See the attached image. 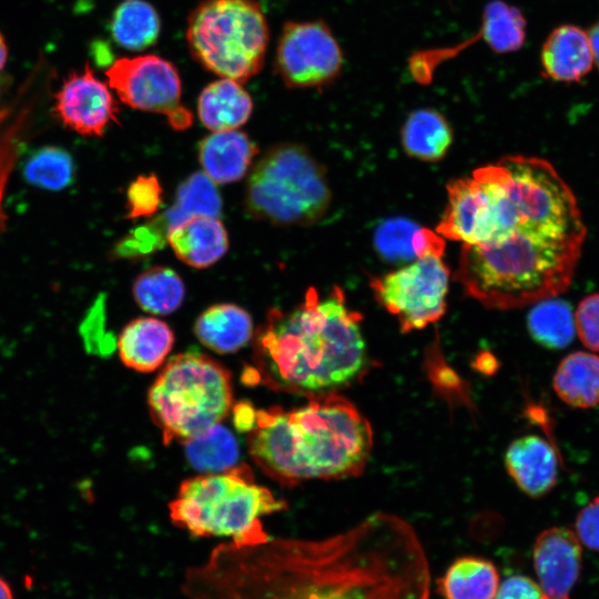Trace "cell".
Wrapping results in <instances>:
<instances>
[{
	"label": "cell",
	"instance_id": "6da1fadb",
	"mask_svg": "<svg viewBox=\"0 0 599 599\" xmlns=\"http://www.w3.org/2000/svg\"><path fill=\"white\" fill-rule=\"evenodd\" d=\"M187 599H429L430 570L409 522L375 512L322 539L216 546L186 568Z\"/></svg>",
	"mask_w": 599,
	"mask_h": 599
},
{
	"label": "cell",
	"instance_id": "7a4b0ae2",
	"mask_svg": "<svg viewBox=\"0 0 599 599\" xmlns=\"http://www.w3.org/2000/svg\"><path fill=\"white\" fill-rule=\"evenodd\" d=\"M361 319L337 286L324 297L309 288L291 311L270 309L253 334L246 380L308 398L338 393L369 365Z\"/></svg>",
	"mask_w": 599,
	"mask_h": 599
},
{
	"label": "cell",
	"instance_id": "3957f363",
	"mask_svg": "<svg viewBox=\"0 0 599 599\" xmlns=\"http://www.w3.org/2000/svg\"><path fill=\"white\" fill-rule=\"evenodd\" d=\"M247 444L266 476L294 487L311 479L361 475L372 454L373 429L352 402L331 393L288 410L256 409Z\"/></svg>",
	"mask_w": 599,
	"mask_h": 599
},
{
	"label": "cell",
	"instance_id": "277c9868",
	"mask_svg": "<svg viewBox=\"0 0 599 599\" xmlns=\"http://www.w3.org/2000/svg\"><path fill=\"white\" fill-rule=\"evenodd\" d=\"M586 237L520 225L508 237L460 251L455 281L487 308L509 311L568 290Z\"/></svg>",
	"mask_w": 599,
	"mask_h": 599
},
{
	"label": "cell",
	"instance_id": "5b68a950",
	"mask_svg": "<svg viewBox=\"0 0 599 599\" xmlns=\"http://www.w3.org/2000/svg\"><path fill=\"white\" fill-rule=\"evenodd\" d=\"M287 508L242 464L184 480L170 501L171 521L194 537H226L237 546L265 542L262 517Z\"/></svg>",
	"mask_w": 599,
	"mask_h": 599
},
{
	"label": "cell",
	"instance_id": "8992f818",
	"mask_svg": "<svg viewBox=\"0 0 599 599\" xmlns=\"http://www.w3.org/2000/svg\"><path fill=\"white\" fill-rule=\"evenodd\" d=\"M148 405L163 443L184 444L229 415L233 405L231 374L199 351L177 354L150 387Z\"/></svg>",
	"mask_w": 599,
	"mask_h": 599
},
{
	"label": "cell",
	"instance_id": "52a82bcc",
	"mask_svg": "<svg viewBox=\"0 0 599 599\" xmlns=\"http://www.w3.org/2000/svg\"><path fill=\"white\" fill-rule=\"evenodd\" d=\"M186 41L204 69L244 83L263 68L270 29L255 0H203L189 16Z\"/></svg>",
	"mask_w": 599,
	"mask_h": 599
},
{
	"label": "cell",
	"instance_id": "ba28073f",
	"mask_svg": "<svg viewBox=\"0 0 599 599\" xmlns=\"http://www.w3.org/2000/svg\"><path fill=\"white\" fill-rule=\"evenodd\" d=\"M331 191L324 170L298 144L270 149L254 165L245 206L255 219L278 225H311L327 211Z\"/></svg>",
	"mask_w": 599,
	"mask_h": 599
},
{
	"label": "cell",
	"instance_id": "9c48e42d",
	"mask_svg": "<svg viewBox=\"0 0 599 599\" xmlns=\"http://www.w3.org/2000/svg\"><path fill=\"white\" fill-rule=\"evenodd\" d=\"M522 224L489 164L447 185V205L436 230L444 238L478 245L501 241Z\"/></svg>",
	"mask_w": 599,
	"mask_h": 599
},
{
	"label": "cell",
	"instance_id": "30bf717a",
	"mask_svg": "<svg viewBox=\"0 0 599 599\" xmlns=\"http://www.w3.org/2000/svg\"><path fill=\"white\" fill-rule=\"evenodd\" d=\"M449 270L441 256L420 257L404 267L375 277L376 301L398 322L404 333L427 327L446 311Z\"/></svg>",
	"mask_w": 599,
	"mask_h": 599
},
{
	"label": "cell",
	"instance_id": "8fae6325",
	"mask_svg": "<svg viewBox=\"0 0 599 599\" xmlns=\"http://www.w3.org/2000/svg\"><path fill=\"white\" fill-rule=\"evenodd\" d=\"M108 85L126 105L164 114L172 128L184 130L192 114L181 103V79L167 60L153 55H136L115 60L105 71Z\"/></svg>",
	"mask_w": 599,
	"mask_h": 599
},
{
	"label": "cell",
	"instance_id": "7c38bea8",
	"mask_svg": "<svg viewBox=\"0 0 599 599\" xmlns=\"http://www.w3.org/2000/svg\"><path fill=\"white\" fill-rule=\"evenodd\" d=\"M343 65L342 48L323 20L288 21L283 26L275 71L287 88H322L338 78Z\"/></svg>",
	"mask_w": 599,
	"mask_h": 599
},
{
	"label": "cell",
	"instance_id": "4fadbf2b",
	"mask_svg": "<svg viewBox=\"0 0 599 599\" xmlns=\"http://www.w3.org/2000/svg\"><path fill=\"white\" fill-rule=\"evenodd\" d=\"M54 112L62 124L85 136H101L118 121V103L110 87L99 80L87 64L72 72L55 94Z\"/></svg>",
	"mask_w": 599,
	"mask_h": 599
},
{
	"label": "cell",
	"instance_id": "5bb4252c",
	"mask_svg": "<svg viewBox=\"0 0 599 599\" xmlns=\"http://www.w3.org/2000/svg\"><path fill=\"white\" fill-rule=\"evenodd\" d=\"M532 561L542 599H570L582 568V545L575 531L561 526L542 530Z\"/></svg>",
	"mask_w": 599,
	"mask_h": 599
},
{
	"label": "cell",
	"instance_id": "9a60e30c",
	"mask_svg": "<svg viewBox=\"0 0 599 599\" xmlns=\"http://www.w3.org/2000/svg\"><path fill=\"white\" fill-rule=\"evenodd\" d=\"M505 466L517 487L527 496L539 498L557 484L558 455L545 438L526 435L507 447Z\"/></svg>",
	"mask_w": 599,
	"mask_h": 599
},
{
	"label": "cell",
	"instance_id": "2e32d148",
	"mask_svg": "<svg viewBox=\"0 0 599 599\" xmlns=\"http://www.w3.org/2000/svg\"><path fill=\"white\" fill-rule=\"evenodd\" d=\"M593 64L588 32L579 26L565 23L556 27L541 45V72L551 81L578 82L591 71Z\"/></svg>",
	"mask_w": 599,
	"mask_h": 599
},
{
	"label": "cell",
	"instance_id": "e0dca14e",
	"mask_svg": "<svg viewBox=\"0 0 599 599\" xmlns=\"http://www.w3.org/2000/svg\"><path fill=\"white\" fill-rule=\"evenodd\" d=\"M167 241L177 258L196 268L214 264L229 248L223 223L205 215H193L171 226Z\"/></svg>",
	"mask_w": 599,
	"mask_h": 599
},
{
	"label": "cell",
	"instance_id": "ac0fdd59",
	"mask_svg": "<svg viewBox=\"0 0 599 599\" xmlns=\"http://www.w3.org/2000/svg\"><path fill=\"white\" fill-rule=\"evenodd\" d=\"M174 334L163 321L139 317L124 326L118 338L122 363L140 373L155 370L172 349Z\"/></svg>",
	"mask_w": 599,
	"mask_h": 599
},
{
	"label": "cell",
	"instance_id": "d6986e66",
	"mask_svg": "<svg viewBox=\"0 0 599 599\" xmlns=\"http://www.w3.org/2000/svg\"><path fill=\"white\" fill-rule=\"evenodd\" d=\"M256 153V145L237 130L214 132L199 144V161L203 171L217 184L242 179Z\"/></svg>",
	"mask_w": 599,
	"mask_h": 599
},
{
	"label": "cell",
	"instance_id": "ffe728a7",
	"mask_svg": "<svg viewBox=\"0 0 599 599\" xmlns=\"http://www.w3.org/2000/svg\"><path fill=\"white\" fill-rule=\"evenodd\" d=\"M374 245L383 258L394 263L441 256L445 250L443 236L402 216L386 219L377 225Z\"/></svg>",
	"mask_w": 599,
	"mask_h": 599
},
{
	"label": "cell",
	"instance_id": "44dd1931",
	"mask_svg": "<svg viewBox=\"0 0 599 599\" xmlns=\"http://www.w3.org/2000/svg\"><path fill=\"white\" fill-rule=\"evenodd\" d=\"M253 102L242 83L221 78L207 84L199 95L197 113L211 131L236 130L251 116Z\"/></svg>",
	"mask_w": 599,
	"mask_h": 599
},
{
	"label": "cell",
	"instance_id": "7402d4cb",
	"mask_svg": "<svg viewBox=\"0 0 599 599\" xmlns=\"http://www.w3.org/2000/svg\"><path fill=\"white\" fill-rule=\"evenodd\" d=\"M194 333L207 348L219 354H231L252 339L253 322L250 314L235 304H216L197 317Z\"/></svg>",
	"mask_w": 599,
	"mask_h": 599
},
{
	"label": "cell",
	"instance_id": "603a6c76",
	"mask_svg": "<svg viewBox=\"0 0 599 599\" xmlns=\"http://www.w3.org/2000/svg\"><path fill=\"white\" fill-rule=\"evenodd\" d=\"M552 388L570 407L588 409L599 405V356L583 351L565 356L555 370Z\"/></svg>",
	"mask_w": 599,
	"mask_h": 599
},
{
	"label": "cell",
	"instance_id": "cb8c5ba5",
	"mask_svg": "<svg viewBox=\"0 0 599 599\" xmlns=\"http://www.w3.org/2000/svg\"><path fill=\"white\" fill-rule=\"evenodd\" d=\"M453 142V130L435 109L412 111L402 128V144L408 155L427 162L443 159Z\"/></svg>",
	"mask_w": 599,
	"mask_h": 599
},
{
	"label": "cell",
	"instance_id": "d4e9b609",
	"mask_svg": "<svg viewBox=\"0 0 599 599\" xmlns=\"http://www.w3.org/2000/svg\"><path fill=\"white\" fill-rule=\"evenodd\" d=\"M496 566L485 558L464 556L450 564L438 580L444 599H494L499 587Z\"/></svg>",
	"mask_w": 599,
	"mask_h": 599
},
{
	"label": "cell",
	"instance_id": "484cf974",
	"mask_svg": "<svg viewBox=\"0 0 599 599\" xmlns=\"http://www.w3.org/2000/svg\"><path fill=\"white\" fill-rule=\"evenodd\" d=\"M161 30L159 14L145 0H124L114 11L111 32L115 42L132 51L155 43Z\"/></svg>",
	"mask_w": 599,
	"mask_h": 599
},
{
	"label": "cell",
	"instance_id": "4316f807",
	"mask_svg": "<svg viewBox=\"0 0 599 599\" xmlns=\"http://www.w3.org/2000/svg\"><path fill=\"white\" fill-rule=\"evenodd\" d=\"M478 35L496 53L516 52L526 41V18L519 8L502 0H491L484 8Z\"/></svg>",
	"mask_w": 599,
	"mask_h": 599
},
{
	"label": "cell",
	"instance_id": "83f0119b",
	"mask_svg": "<svg viewBox=\"0 0 599 599\" xmlns=\"http://www.w3.org/2000/svg\"><path fill=\"white\" fill-rule=\"evenodd\" d=\"M527 315V328L539 345L561 349L573 341L575 316L570 305L557 297L532 304Z\"/></svg>",
	"mask_w": 599,
	"mask_h": 599
},
{
	"label": "cell",
	"instance_id": "f1b7e54d",
	"mask_svg": "<svg viewBox=\"0 0 599 599\" xmlns=\"http://www.w3.org/2000/svg\"><path fill=\"white\" fill-rule=\"evenodd\" d=\"M133 296L142 309L156 315H167L183 303L185 287L173 270L155 266L135 278Z\"/></svg>",
	"mask_w": 599,
	"mask_h": 599
},
{
	"label": "cell",
	"instance_id": "f546056e",
	"mask_svg": "<svg viewBox=\"0 0 599 599\" xmlns=\"http://www.w3.org/2000/svg\"><path fill=\"white\" fill-rule=\"evenodd\" d=\"M184 444L189 463L204 474L225 471L235 467L238 460L236 439L220 424Z\"/></svg>",
	"mask_w": 599,
	"mask_h": 599
},
{
	"label": "cell",
	"instance_id": "4dcf8cb0",
	"mask_svg": "<svg viewBox=\"0 0 599 599\" xmlns=\"http://www.w3.org/2000/svg\"><path fill=\"white\" fill-rule=\"evenodd\" d=\"M221 211L222 200L214 182L205 173L195 172L180 185L175 203L164 216L171 227L193 215L219 217Z\"/></svg>",
	"mask_w": 599,
	"mask_h": 599
},
{
	"label": "cell",
	"instance_id": "1f68e13d",
	"mask_svg": "<svg viewBox=\"0 0 599 599\" xmlns=\"http://www.w3.org/2000/svg\"><path fill=\"white\" fill-rule=\"evenodd\" d=\"M73 172L71 155L57 146H45L35 151L24 166V176L29 183L53 191L68 186Z\"/></svg>",
	"mask_w": 599,
	"mask_h": 599
},
{
	"label": "cell",
	"instance_id": "d6a6232c",
	"mask_svg": "<svg viewBox=\"0 0 599 599\" xmlns=\"http://www.w3.org/2000/svg\"><path fill=\"white\" fill-rule=\"evenodd\" d=\"M169 223L164 213L133 230L115 246L118 257L136 258L161 250L167 240Z\"/></svg>",
	"mask_w": 599,
	"mask_h": 599
},
{
	"label": "cell",
	"instance_id": "836d02e7",
	"mask_svg": "<svg viewBox=\"0 0 599 599\" xmlns=\"http://www.w3.org/2000/svg\"><path fill=\"white\" fill-rule=\"evenodd\" d=\"M162 187L154 174L138 176L126 191V217H150L162 204Z\"/></svg>",
	"mask_w": 599,
	"mask_h": 599
},
{
	"label": "cell",
	"instance_id": "e575fe53",
	"mask_svg": "<svg viewBox=\"0 0 599 599\" xmlns=\"http://www.w3.org/2000/svg\"><path fill=\"white\" fill-rule=\"evenodd\" d=\"M575 316L576 334L585 347L599 353V293L583 297Z\"/></svg>",
	"mask_w": 599,
	"mask_h": 599
},
{
	"label": "cell",
	"instance_id": "d590c367",
	"mask_svg": "<svg viewBox=\"0 0 599 599\" xmlns=\"http://www.w3.org/2000/svg\"><path fill=\"white\" fill-rule=\"evenodd\" d=\"M572 530L582 547L599 552V496L579 510Z\"/></svg>",
	"mask_w": 599,
	"mask_h": 599
},
{
	"label": "cell",
	"instance_id": "8d00e7d4",
	"mask_svg": "<svg viewBox=\"0 0 599 599\" xmlns=\"http://www.w3.org/2000/svg\"><path fill=\"white\" fill-rule=\"evenodd\" d=\"M494 599H542V597L537 581L524 575H514L499 583Z\"/></svg>",
	"mask_w": 599,
	"mask_h": 599
},
{
	"label": "cell",
	"instance_id": "74e56055",
	"mask_svg": "<svg viewBox=\"0 0 599 599\" xmlns=\"http://www.w3.org/2000/svg\"><path fill=\"white\" fill-rule=\"evenodd\" d=\"M256 409L248 403H241L234 407V424L241 432H250L255 423Z\"/></svg>",
	"mask_w": 599,
	"mask_h": 599
},
{
	"label": "cell",
	"instance_id": "f35d334b",
	"mask_svg": "<svg viewBox=\"0 0 599 599\" xmlns=\"http://www.w3.org/2000/svg\"><path fill=\"white\" fill-rule=\"evenodd\" d=\"M587 32L593 54V62L599 69V20Z\"/></svg>",
	"mask_w": 599,
	"mask_h": 599
},
{
	"label": "cell",
	"instance_id": "ab89813d",
	"mask_svg": "<svg viewBox=\"0 0 599 599\" xmlns=\"http://www.w3.org/2000/svg\"><path fill=\"white\" fill-rule=\"evenodd\" d=\"M0 599H14L9 583L0 577Z\"/></svg>",
	"mask_w": 599,
	"mask_h": 599
},
{
	"label": "cell",
	"instance_id": "60d3db41",
	"mask_svg": "<svg viewBox=\"0 0 599 599\" xmlns=\"http://www.w3.org/2000/svg\"><path fill=\"white\" fill-rule=\"evenodd\" d=\"M7 58H8L7 43H6V40H4L3 35L0 32V72L2 71V69L6 65Z\"/></svg>",
	"mask_w": 599,
	"mask_h": 599
},
{
	"label": "cell",
	"instance_id": "b9f144b4",
	"mask_svg": "<svg viewBox=\"0 0 599 599\" xmlns=\"http://www.w3.org/2000/svg\"><path fill=\"white\" fill-rule=\"evenodd\" d=\"M9 78L0 73V97L3 94L4 90L8 88Z\"/></svg>",
	"mask_w": 599,
	"mask_h": 599
}]
</instances>
